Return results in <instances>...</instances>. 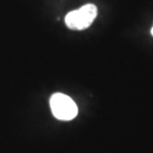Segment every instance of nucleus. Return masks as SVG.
I'll return each instance as SVG.
<instances>
[{"mask_svg":"<svg viewBox=\"0 0 153 153\" xmlns=\"http://www.w3.org/2000/svg\"><path fill=\"white\" fill-rule=\"evenodd\" d=\"M97 16V8L94 4H85L81 8L69 12L65 17L68 28L81 31L88 28Z\"/></svg>","mask_w":153,"mask_h":153,"instance_id":"obj_1","label":"nucleus"},{"mask_svg":"<svg viewBox=\"0 0 153 153\" xmlns=\"http://www.w3.org/2000/svg\"><path fill=\"white\" fill-rule=\"evenodd\" d=\"M50 106L53 115L60 120H71L78 114L76 102L64 94H54L51 97Z\"/></svg>","mask_w":153,"mask_h":153,"instance_id":"obj_2","label":"nucleus"},{"mask_svg":"<svg viewBox=\"0 0 153 153\" xmlns=\"http://www.w3.org/2000/svg\"><path fill=\"white\" fill-rule=\"evenodd\" d=\"M151 35L153 36V27H152V29H151Z\"/></svg>","mask_w":153,"mask_h":153,"instance_id":"obj_3","label":"nucleus"}]
</instances>
